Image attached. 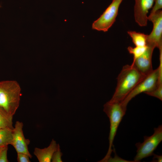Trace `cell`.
Instances as JSON below:
<instances>
[{"instance_id":"obj_19","label":"cell","mask_w":162,"mask_h":162,"mask_svg":"<svg viewBox=\"0 0 162 162\" xmlns=\"http://www.w3.org/2000/svg\"><path fill=\"white\" fill-rule=\"evenodd\" d=\"M113 151L115 153V154L114 157L112 158L111 156L108 159L106 162H135L134 160L133 161H130L129 160H124L123 159H122L120 157H119L116 154L115 149L114 148V146H113Z\"/></svg>"},{"instance_id":"obj_10","label":"cell","mask_w":162,"mask_h":162,"mask_svg":"<svg viewBox=\"0 0 162 162\" xmlns=\"http://www.w3.org/2000/svg\"><path fill=\"white\" fill-rule=\"evenodd\" d=\"M154 0H135L134 16L135 21L141 26H147L148 10L152 7Z\"/></svg>"},{"instance_id":"obj_20","label":"cell","mask_w":162,"mask_h":162,"mask_svg":"<svg viewBox=\"0 0 162 162\" xmlns=\"http://www.w3.org/2000/svg\"><path fill=\"white\" fill-rule=\"evenodd\" d=\"M29 158L28 155L24 153H17V160L18 162H30Z\"/></svg>"},{"instance_id":"obj_2","label":"cell","mask_w":162,"mask_h":162,"mask_svg":"<svg viewBox=\"0 0 162 162\" xmlns=\"http://www.w3.org/2000/svg\"><path fill=\"white\" fill-rule=\"evenodd\" d=\"M21 96V88L16 81H0V107L13 117L18 108Z\"/></svg>"},{"instance_id":"obj_21","label":"cell","mask_w":162,"mask_h":162,"mask_svg":"<svg viewBox=\"0 0 162 162\" xmlns=\"http://www.w3.org/2000/svg\"><path fill=\"white\" fill-rule=\"evenodd\" d=\"M155 4L150 14L154 13L162 8V0H154Z\"/></svg>"},{"instance_id":"obj_3","label":"cell","mask_w":162,"mask_h":162,"mask_svg":"<svg viewBox=\"0 0 162 162\" xmlns=\"http://www.w3.org/2000/svg\"><path fill=\"white\" fill-rule=\"evenodd\" d=\"M127 108L120 102H113L109 100L104 106L103 111L109 119L110 131L109 137V146L107 152L104 157L99 162H106L111 156L113 149V142L119 125L125 115Z\"/></svg>"},{"instance_id":"obj_5","label":"cell","mask_w":162,"mask_h":162,"mask_svg":"<svg viewBox=\"0 0 162 162\" xmlns=\"http://www.w3.org/2000/svg\"><path fill=\"white\" fill-rule=\"evenodd\" d=\"M159 69L153 70L147 74L121 102L127 108L129 102L134 97L142 93H146L154 89L158 84Z\"/></svg>"},{"instance_id":"obj_9","label":"cell","mask_w":162,"mask_h":162,"mask_svg":"<svg viewBox=\"0 0 162 162\" xmlns=\"http://www.w3.org/2000/svg\"><path fill=\"white\" fill-rule=\"evenodd\" d=\"M147 47L144 53L133 62L136 68L142 73L147 75L153 70L152 65V57L155 46L151 44H147Z\"/></svg>"},{"instance_id":"obj_7","label":"cell","mask_w":162,"mask_h":162,"mask_svg":"<svg viewBox=\"0 0 162 162\" xmlns=\"http://www.w3.org/2000/svg\"><path fill=\"white\" fill-rule=\"evenodd\" d=\"M148 20L152 22L153 28L151 33L147 35L146 44H152L159 49L162 47V10L150 14Z\"/></svg>"},{"instance_id":"obj_6","label":"cell","mask_w":162,"mask_h":162,"mask_svg":"<svg viewBox=\"0 0 162 162\" xmlns=\"http://www.w3.org/2000/svg\"><path fill=\"white\" fill-rule=\"evenodd\" d=\"M123 0H113L103 14L92 24V28L106 32L113 25L118 14L119 8Z\"/></svg>"},{"instance_id":"obj_17","label":"cell","mask_w":162,"mask_h":162,"mask_svg":"<svg viewBox=\"0 0 162 162\" xmlns=\"http://www.w3.org/2000/svg\"><path fill=\"white\" fill-rule=\"evenodd\" d=\"M63 155L62 153L61 152L60 146L59 144L57 150L53 154L51 161L52 162H63L62 157Z\"/></svg>"},{"instance_id":"obj_22","label":"cell","mask_w":162,"mask_h":162,"mask_svg":"<svg viewBox=\"0 0 162 162\" xmlns=\"http://www.w3.org/2000/svg\"><path fill=\"white\" fill-rule=\"evenodd\" d=\"M153 156L152 162H161L162 161V156L154 154L152 155Z\"/></svg>"},{"instance_id":"obj_14","label":"cell","mask_w":162,"mask_h":162,"mask_svg":"<svg viewBox=\"0 0 162 162\" xmlns=\"http://www.w3.org/2000/svg\"><path fill=\"white\" fill-rule=\"evenodd\" d=\"M13 118L0 107V128L13 129Z\"/></svg>"},{"instance_id":"obj_23","label":"cell","mask_w":162,"mask_h":162,"mask_svg":"<svg viewBox=\"0 0 162 162\" xmlns=\"http://www.w3.org/2000/svg\"><path fill=\"white\" fill-rule=\"evenodd\" d=\"M1 147H0V148H1Z\"/></svg>"},{"instance_id":"obj_13","label":"cell","mask_w":162,"mask_h":162,"mask_svg":"<svg viewBox=\"0 0 162 162\" xmlns=\"http://www.w3.org/2000/svg\"><path fill=\"white\" fill-rule=\"evenodd\" d=\"M12 130L9 128H0V147L11 144Z\"/></svg>"},{"instance_id":"obj_18","label":"cell","mask_w":162,"mask_h":162,"mask_svg":"<svg viewBox=\"0 0 162 162\" xmlns=\"http://www.w3.org/2000/svg\"><path fill=\"white\" fill-rule=\"evenodd\" d=\"M8 146H2L0 149V162H8L7 154Z\"/></svg>"},{"instance_id":"obj_11","label":"cell","mask_w":162,"mask_h":162,"mask_svg":"<svg viewBox=\"0 0 162 162\" xmlns=\"http://www.w3.org/2000/svg\"><path fill=\"white\" fill-rule=\"evenodd\" d=\"M58 145L55 140L52 139L47 147L42 149L35 148L34 154L39 162H50L52 155L57 149Z\"/></svg>"},{"instance_id":"obj_1","label":"cell","mask_w":162,"mask_h":162,"mask_svg":"<svg viewBox=\"0 0 162 162\" xmlns=\"http://www.w3.org/2000/svg\"><path fill=\"white\" fill-rule=\"evenodd\" d=\"M146 76L141 73L134 64L124 66L117 77L115 92L110 100L121 102Z\"/></svg>"},{"instance_id":"obj_12","label":"cell","mask_w":162,"mask_h":162,"mask_svg":"<svg viewBox=\"0 0 162 162\" xmlns=\"http://www.w3.org/2000/svg\"><path fill=\"white\" fill-rule=\"evenodd\" d=\"M128 33L136 46H143L147 45V35L134 31H128Z\"/></svg>"},{"instance_id":"obj_16","label":"cell","mask_w":162,"mask_h":162,"mask_svg":"<svg viewBox=\"0 0 162 162\" xmlns=\"http://www.w3.org/2000/svg\"><path fill=\"white\" fill-rule=\"evenodd\" d=\"M145 94L156 98L162 100V84H158L156 87L152 91Z\"/></svg>"},{"instance_id":"obj_4","label":"cell","mask_w":162,"mask_h":162,"mask_svg":"<svg viewBox=\"0 0 162 162\" xmlns=\"http://www.w3.org/2000/svg\"><path fill=\"white\" fill-rule=\"evenodd\" d=\"M162 140V125L154 128V133L150 136H145L144 141L135 144L136 154L134 159L135 162L153 155L154 152Z\"/></svg>"},{"instance_id":"obj_15","label":"cell","mask_w":162,"mask_h":162,"mask_svg":"<svg viewBox=\"0 0 162 162\" xmlns=\"http://www.w3.org/2000/svg\"><path fill=\"white\" fill-rule=\"evenodd\" d=\"M147 47V45L143 46H136L135 47L129 46L128 47L127 49L129 53L133 55L134 61L144 53Z\"/></svg>"},{"instance_id":"obj_8","label":"cell","mask_w":162,"mask_h":162,"mask_svg":"<svg viewBox=\"0 0 162 162\" xmlns=\"http://www.w3.org/2000/svg\"><path fill=\"white\" fill-rule=\"evenodd\" d=\"M23 124L19 121L16 122L12 130V140L11 145L14 148L17 153H23L28 155L30 158L32 156L29 152L28 145L30 140L26 139L23 131Z\"/></svg>"}]
</instances>
